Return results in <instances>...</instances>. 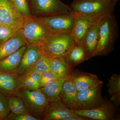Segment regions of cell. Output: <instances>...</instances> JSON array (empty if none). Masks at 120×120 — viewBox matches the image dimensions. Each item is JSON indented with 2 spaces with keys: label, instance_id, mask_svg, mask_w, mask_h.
Instances as JSON below:
<instances>
[{
  "label": "cell",
  "instance_id": "1",
  "mask_svg": "<svg viewBox=\"0 0 120 120\" xmlns=\"http://www.w3.org/2000/svg\"><path fill=\"white\" fill-rule=\"evenodd\" d=\"M118 32V25L114 15L102 17L99 28L98 42L94 57L106 56L113 51Z\"/></svg>",
  "mask_w": 120,
  "mask_h": 120
},
{
  "label": "cell",
  "instance_id": "2",
  "mask_svg": "<svg viewBox=\"0 0 120 120\" xmlns=\"http://www.w3.org/2000/svg\"><path fill=\"white\" fill-rule=\"evenodd\" d=\"M75 42L71 33L51 32L38 45L42 52L52 59L64 56Z\"/></svg>",
  "mask_w": 120,
  "mask_h": 120
},
{
  "label": "cell",
  "instance_id": "3",
  "mask_svg": "<svg viewBox=\"0 0 120 120\" xmlns=\"http://www.w3.org/2000/svg\"><path fill=\"white\" fill-rule=\"evenodd\" d=\"M116 2V0L73 2L69 6L73 11L94 21L106 16L114 15Z\"/></svg>",
  "mask_w": 120,
  "mask_h": 120
},
{
  "label": "cell",
  "instance_id": "4",
  "mask_svg": "<svg viewBox=\"0 0 120 120\" xmlns=\"http://www.w3.org/2000/svg\"><path fill=\"white\" fill-rule=\"evenodd\" d=\"M17 96L22 100L27 113L39 120H42L43 112L49 102L41 90L20 88Z\"/></svg>",
  "mask_w": 120,
  "mask_h": 120
},
{
  "label": "cell",
  "instance_id": "5",
  "mask_svg": "<svg viewBox=\"0 0 120 120\" xmlns=\"http://www.w3.org/2000/svg\"><path fill=\"white\" fill-rule=\"evenodd\" d=\"M22 29L28 44L39 45L51 33L40 17L32 15L25 17Z\"/></svg>",
  "mask_w": 120,
  "mask_h": 120
},
{
  "label": "cell",
  "instance_id": "6",
  "mask_svg": "<svg viewBox=\"0 0 120 120\" xmlns=\"http://www.w3.org/2000/svg\"><path fill=\"white\" fill-rule=\"evenodd\" d=\"M31 15L45 17L73 11L71 7L60 0H29Z\"/></svg>",
  "mask_w": 120,
  "mask_h": 120
},
{
  "label": "cell",
  "instance_id": "7",
  "mask_svg": "<svg viewBox=\"0 0 120 120\" xmlns=\"http://www.w3.org/2000/svg\"><path fill=\"white\" fill-rule=\"evenodd\" d=\"M118 108L107 99L104 98L103 104L100 107L90 110H74L75 113L90 118L91 120H119Z\"/></svg>",
  "mask_w": 120,
  "mask_h": 120
},
{
  "label": "cell",
  "instance_id": "8",
  "mask_svg": "<svg viewBox=\"0 0 120 120\" xmlns=\"http://www.w3.org/2000/svg\"><path fill=\"white\" fill-rule=\"evenodd\" d=\"M75 13H62L40 17L45 24L51 32L71 33L75 24Z\"/></svg>",
  "mask_w": 120,
  "mask_h": 120
},
{
  "label": "cell",
  "instance_id": "9",
  "mask_svg": "<svg viewBox=\"0 0 120 120\" xmlns=\"http://www.w3.org/2000/svg\"><path fill=\"white\" fill-rule=\"evenodd\" d=\"M103 83L77 92V99L81 110L96 109L103 104L104 98L101 94Z\"/></svg>",
  "mask_w": 120,
  "mask_h": 120
},
{
  "label": "cell",
  "instance_id": "10",
  "mask_svg": "<svg viewBox=\"0 0 120 120\" xmlns=\"http://www.w3.org/2000/svg\"><path fill=\"white\" fill-rule=\"evenodd\" d=\"M25 17L10 0H0V24L23 27Z\"/></svg>",
  "mask_w": 120,
  "mask_h": 120
},
{
  "label": "cell",
  "instance_id": "11",
  "mask_svg": "<svg viewBox=\"0 0 120 120\" xmlns=\"http://www.w3.org/2000/svg\"><path fill=\"white\" fill-rule=\"evenodd\" d=\"M41 53L38 45L27 44L19 66L14 71L9 73L18 77L26 75L31 70Z\"/></svg>",
  "mask_w": 120,
  "mask_h": 120
},
{
  "label": "cell",
  "instance_id": "12",
  "mask_svg": "<svg viewBox=\"0 0 120 120\" xmlns=\"http://www.w3.org/2000/svg\"><path fill=\"white\" fill-rule=\"evenodd\" d=\"M78 116L74 110L67 108L60 101L49 102L43 112L42 120H69Z\"/></svg>",
  "mask_w": 120,
  "mask_h": 120
},
{
  "label": "cell",
  "instance_id": "13",
  "mask_svg": "<svg viewBox=\"0 0 120 120\" xmlns=\"http://www.w3.org/2000/svg\"><path fill=\"white\" fill-rule=\"evenodd\" d=\"M77 92L68 74L65 78L61 91V101L68 109L73 110H81L77 101Z\"/></svg>",
  "mask_w": 120,
  "mask_h": 120
},
{
  "label": "cell",
  "instance_id": "14",
  "mask_svg": "<svg viewBox=\"0 0 120 120\" xmlns=\"http://www.w3.org/2000/svg\"><path fill=\"white\" fill-rule=\"evenodd\" d=\"M69 74L78 92L103 83L96 75L72 69Z\"/></svg>",
  "mask_w": 120,
  "mask_h": 120
},
{
  "label": "cell",
  "instance_id": "15",
  "mask_svg": "<svg viewBox=\"0 0 120 120\" xmlns=\"http://www.w3.org/2000/svg\"><path fill=\"white\" fill-rule=\"evenodd\" d=\"M102 18L92 22L81 43L89 59L94 57L97 49L98 42L99 28Z\"/></svg>",
  "mask_w": 120,
  "mask_h": 120
},
{
  "label": "cell",
  "instance_id": "16",
  "mask_svg": "<svg viewBox=\"0 0 120 120\" xmlns=\"http://www.w3.org/2000/svg\"><path fill=\"white\" fill-rule=\"evenodd\" d=\"M28 44L24 35L22 28L19 29L0 46V61L16 52L22 46H26Z\"/></svg>",
  "mask_w": 120,
  "mask_h": 120
},
{
  "label": "cell",
  "instance_id": "17",
  "mask_svg": "<svg viewBox=\"0 0 120 120\" xmlns=\"http://www.w3.org/2000/svg\"><path fill=\"white\" fill-rule=\"evenodd\" d=\"M62 57L67 64L73 68L89 60L82 44L76 42L68 52Z\"/></svg>",
  "mask_w": 120,
  "mask_h": 120
},
{
  "label": "cell",
  "instance_id": "18",
  "mask_svg": "<svg viewBox=\"0 0 120 120\" xmlns=\"http://www.w3.org/2000/svg\"><path fill=\"white\" fill-rule=\"evenodd\" d=\"M75 24L71 34L76 43H81L93 21L85 16L75 12Z\"/></svg>",
  "mask_w": 120,
  "mask_h": 120
},
{
  "label": "cell",
  "instance_id": "19",
  "mask_svg": "<svg viewBox=\"0 0 120 120\" xmlns=\"http://www.w3.org/2000/svg\"><path fill=\"white\" fill-rule=\"evenodd\" d=\"M27 45L21 47L16 52L0 61V72H11L19 66Z\"/></svg>",
  "mask_w": 120,
  "mask_h": 120
},
{
  "label": "cell",
  "instance_id": "20",
  "mask_svg": "<svg viewBox=\"0 0 120 120\" xmlns=\"http://www.w3.org/2000/svg\"><path fill=\"white\" fill-rule=\"evenodd\" d=\"M107 87L110 101L118 108L120 105V75L116 73L112 74L108 79Z\"/></svg>",
  "mask_w": 120,
  "mask_h": 120
},
{
  "label": "cell",
  "instance_id": "21",
  "mask_svg": "<svg viewBox=\"0 0 120 120\" xmlns=\"http://www.w3.org/2000/svg\"><path fill=\"white\" fill-rule=\"evenodd\" d=\"M66 77L60 78L53 83L41 87L40 90L49 102L61 101L60 94Z\"/></svg>",
  "mask_w": 120,
  "mask_h": 120
},
{
  "label": "cell",
  "instance_id": "22",
  "mask_svg": "<svg viewBox=\"0 0 120 120\" xmlns=\"http://www.w3.org/2000/svg\"><path fill=\"white\" fill-rule=\"evenodd\" d=\"M73 68L67 64L62 57H57L51 60L50 71L60 78L67 77Z\"/></svg>",
  "mask_w": 120,
  "mask_h": 120
},
{
  "label": "cell",
  "instance_id": "23",
  "mask_svg": "<svg viewBox=\"0 0 120 120\" xmlns=\"http://www.w3.org/2000/svg\"><path fill=\"white\" fill-rule=\"evenodd\" d=\"M51 60L48 56L41 52L31 71L33 70L41 74L50 71Z\"/></svg>",
  "mask_w": 120,
  "mask_h": 120
},
{
  "label": "cell",
  "instance_id": "24",
  "mask_svg": "<svg viewBox=\"0 0 120 120\" xmlns=\"http://www.w3.org/2000/svg\"><path fill=\"white\" fill-rule=\"evenodd\" d=\"M19 79L0 82V91L8 98L12 95L17 96L19 89Z\"/></svg>",
  "mask_w": 120,
  "mask_h": 120
},
{
  "label": "cell",
  "instance_id": "25",
  "mask_svg": "<svg viewBox=\"0 0 120 120\" xmlns=\"http://www.w3.org/2000/svg\"><path fill=\"white\" fill-rule=\"evenodd\" d=\"M22 27L0 24V46Z\"/></svg>",
  "mask_w": 120,
  "mask_h": 120
},
{
  "label": "cell",
  "instance_id": "26",
  "mask_svg": "<svg viewBox=\"0 0 120 120\" xmlns=\"http://www.w3.org/2000/svg\"><path fill=\"white\" fill-rule=\"evenodd\" d=\"M17 10L25 17L31 15L29 0H10Z\"/></svg>",
  "mask_w": 120,
  "mask_h": 120
},
{
  "label": "cell",
  "instance_id": "27",
  "mask_svg": "<svg viewBox=\"0 0 120 120\" xmlns=\"http://www.w3.org/2000/svg\"><path fill=\"white\" fill-rule=\"evenodd\" d=\"M8 97L0 91V120H4L10 113Z\"/></svg>",
  "mask_w": 120,
  "mask_h": 120
},
{
  "label": "cell",
  "instance_id": "28",
  "mask_svg": "<svg viewBox=\"0 0 120 120\" xmlns=\"http://www.w3.org/2000/svg\"><path fill=\"white\" fill-rule=\"evenodd\" d=\"M19 89L23 88L30 90H40L41 87L39 84L33 82L25 75L19 76Z\"/></svg>",
  "mask_w": 120,
  "mask_h": 120
},
{
  "label": "cell",
  "instance_id": "29",
  "mask_svg": "<svg viewBox=\"0 0 120 120\" xmlns=\"http://www.w3.org/2000/svg\"><path fill=\"white\" fill-rule=\"evenodd\" d=\"M5 120H39L38 118L31 116L28 113L15 114L11 113L5 118Z\"/></svg>",
  "mask_w": 120,
  "mask_h": 120
},
{
  "label": "cell",
  "instance_id": "30",
  "mask_svg": "<svg viewBox=\"0 0 120 120\" xmlns=\"http://www.w3.org/2000/svg\"><path fill=\"white\" fill-rule=\"evenodd\" d=\"M9 97H11L13 102L21 112L22 113H27L24 105L19 97L15 95H12V96Z\"/></svg>",
  "mask_w": 120,
  "mask_h": 120
},
{
  "label": "cell",
  "instance_id": "31",
  "mask_svg": "<svg viewBox=\"0 0 120 120\" xmlns=\"http://www.w3.org/2000/svg\"><path fill=\"white\" fill-rule=\"evenodd\" d=\"M55 78H60L56 75L52 71H50L47 72H45L41 74V79H40L39 84L41 87L42 84L45 82L52 79H55Z\"/></svg>",
  "mask_w": 120,
  "mask_h": 120
},
{
  "label": "cell",
  "instance_id": "32",
  "mask_svg": "<svg viewBox=\"0 0 120 120\" xmlns=\"http://www.w3.org/2000/svg\"><path fill=\"white\" fill-rule=\"evenodd\" d=\"M23 75H25L26 77L32 80L35 82L39 84L41 75V74L40 73L33 70H31L28 73Z\"/></svg>",
  "mask_w": 120,
  "mask_h": 120
},
{
  "label": "cell",
  "instance_id": "33",
  "mask_svg": "<svg viewBox=\"0 0 120 120\" xmlns=\"http://www.w3.org/2000/svg\"><path fill=\"white\" fill-rule=\"evenodd\" d=\"M8 107L10 111L12 113L15 114L22 113L20 112L17 106L15 105L11 97H9L8 101Z\"/></svg>",
  "mask_w": 120,
  "mask_h": 120
},
{
  "label": "cell",
  "instance_id": "34",
  "mask_svg": "<svg viewBox=\"0 0 120 120\" xmlns=\"http://www.w3.org/2000/svg\"><path fill=\"white\" fill-rule=\"evenodd\" d=\"M60 78H55V79H52L47 80L46 82H45L44 83L42 84L41 87L45 86H48L50 84H52L54 82H56L57 80H58Z\"/></svg>",
  "mask_w": 120,
  "mask_h": 120
},
{
  "label": "cell",
  "instance_id": "35",
  "mask_svg": "<svg viewBox=\"0 0 120 120\" xmlns=\"http://www.w3.org/2000/svg\"><path fill=\"white\" fill-rule=\"evenodd\" d=\"M95 0H74L73 2H82V1H90Z\"/></svg>",
  "mask_w": 120,
  "mask_h": 120
},
{
  "label": "cell",
  "instance_id": "36",
  "mask_svg": "<svg viewBox=\"0 0 120 120\" xmlns=\"http://www.w3.org/2000/svg\"></svg>",
  "mask_w": 120,
  "mask_h": 120
}]
</instances>
